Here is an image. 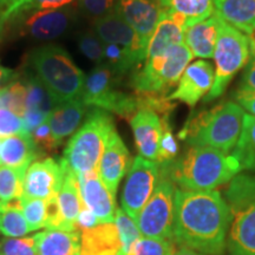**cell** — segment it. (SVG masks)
<instances>
[{"instance_id":"6da1fadb","label":"cell","mask_w":255,"mask_h":255,"mask_svg":"<svg viewBox=\"0 0 255 255\" xmlns=\"http://www.w3.org/2000/svg\"><path fill=\"white\" fill-rule=\"evenodd\" d=\"M231 210L216 190H175L173 239L181 247L220 255L227 245Z\"/></svg>"},{"instance_id":"f35d334b","label":"cell","mask_w":255,"mask_h":255,"mask_svg":"<svg viewBox=\"0 0 255 255\" xmlns=\"http://www.w3.org/2000/svg\"><path fill=\"white\" fill-rule=\"evenodd\" d=\"M0 255H37L34 235L4 239L0 241Z\"/></svg>"},{"instance_id":"277c9868","label":"cell","mask_w":255,"mask_h":255,"mask_svg":"<svg viewBox=\"0 0 255 255\" xmlns=\"http://www.w3.org/2000/svg\"><path fill=\"white\" fill-rule=\"evenodd\" d=\"M30 64L39 81L55 98L57 105L82 97L87 76L64 47H37L31 52Z\"/></svg>"},{"instance_id":"f907efd6","label":"cell","mask_w":255,"mask_h":255,"mask_svg":"<svg viewBox=\"0 0 255 255\" xmlns=\"http://www.w3.org/2000/svg\"><path fill=\"white\" fill-rule=\"evenodd\" d=\"M0 210H1V202H0Z\"/></svg>"},{"instance_id":"8fae6325","label":"cell","mask_w":255,"mask_h":255,"mask_svg":"<svg viewBox=\"0 0 255 255\" xmlns=\"http://www.w3.org/2000/svg\"><path fill=\"white\" fill-rule=\"evenodd\" d=\"M76 17L77 14L72 5L60 8L40 9L15 18L5 27V30H7L8 26H14L18 28V33L21 36L36 40H53L71 28L76 21Z\"/></svg>"},{"instance_id":"d6a6232c","label":"cell","mask_w":255,"mask_h":255,"mask_svg":"<svg viewBox=\"0 0 255 255\" xmlns=\"http://www.w3.org/2000/svg\"><path fill=\"white\" fill-rule=\"evenodd\" d=\"M25 174L26 171L0 165V202H11L23 197Z\"/></svg>"},{"instance_id":"603a6c76","label":"cell","mask_w":255,"mask_h":255,"mask_svg":"<svg viewBox=\"0 0 255 255\" xmlns=\"http://www.w3.org/2000/svg\"><path fill=\"white\" fill-rule=\"evenodd\" d=\"M87 109L88 105L82 98L58 104L53 109L49 117V124L57 144L60 145L65 138L77 131Z\"/></svg>"},{"instance_id":"7dc6e473","label":"cell","mask_w":255,"mask_h":255,"mask_svg":"<svg viewBox=\"0 0 255 255\" xmlns=\"http://www.w3.org/2000/svg\"><path fill=\"white\" fill-rule=\"evenodd\" d=\"M175 255H206V254H202V253H199V252H195V251H191L189 248H184V247H181L180 251H177Z\"/></svg>"},{"instance_id":"8992f818","label":"cell","mask_w":255,"mask_h":255,"mask_svg":"<svg viewBox=\"0 0 255 255\" xmlns=\"http://www.w3.org/2000/svg\"><path fill=\"white\" fill-rule=\"evenodd\" d=\"M226 196L232 218L228 253L255 255V176L237 175L229 183Z\"/></svg>"},{"instance_id":"4fadbf2b","label":"cell","mask_w":255,"mask_h":255,"mask_svg":"<svg viewBox=\"0 0 255 255\" xmlns=\"http://www.w3.org/2000/svg\"><path fill=\"white\" fill-rule=\"evenodd\" d=\"M65 178V167L62 161L44 158L28 167L24 178L25 199L49 201L57 197Z\"/></svg>"},{"instance_id":"74e56055","label":"cell","mask_w":255,"mask_h":255,"mask_svg":"<svg viewBox=\"0 0 255 255\" xmlns=\"http://www.w3.org/2000/svg\"><path fill=\"white\" fill-rule=\"evenodd\" d=\"M78 46L81 52L90 59L97 63V65L104 64V43L98 38L95 32H83L78 38Z\"/></svg>"},{"instance_id":"f1b7e54d","label":"cell","mask_w":255,"mask_h":255,"mask_svg":"<svg viewBox=\"0 0 255 255\" xmlns=\"http://www.w3.org/2000/svg\"><path fill=\"white\" fill-rule=\"evenodd\" d=\"M163 8L173 9L182 14L187 27L206 20L215 13L214 0H159Z\"/></svg>"},{"instance_id":"3957f363","label":"cell","mask_w":255,"mask_h":255,"mask_svg":"<svg viewBox=\"0 0 255 255\" xmlns=\"http://www.w3.org/2000/svg\"><path fill=\"white\" fill-rule=\"evenodd\" d=\"M244 116L240 105L225 102L188 121L178 137L191 146H209L229 154L239 141Z\"/></svg>"},{"instance_id":"f546056e","label":"cell","mask_w":255,"mask_h":255,"mask_svg":"<svg viewBox=\"0 0 255 255\" xmlns=\"http://www.w3.org/2000/svg\"><path fill=\"white\" fill-rule=\"evenodd\" d=\"M232 155L237 158L241 170H255V117L245 114L239 141Z\"/></svg>"},{"instance_id":"f5cc1de1","label":"cell","mask_w":255,"mask_h":255,"mask_svg":"<svg viewBox=\"0 0 255 255\" xmlns=\"http://www.w3.org/2000/svg\"><path fill=\"white\" fill-rule=\"evenodd\" d=\"M158 1H159V0H158Z\"/></svg>"},{"instance_id":"7a4b0ae2","label":"cell","mask_w":255,"mask_h":255,"mask_svg":"<svg viewBox=\"0 0 255 255\" xmlns=\"http://www.w3.org/2000/svg\"><path fill=\"white\" fill-rule=\"evenodd\" d=\"M159 167L163 168L164 176L182 190H214L241 171L232 154L209 146H190L178 159Z\"/></svg>"},{"instance_id":"f6af8a7d","label":"cell","mask_w":255,"mask_h":255,"mask_svg":"<svg viewBox=\"0 0 255 255\" xmlns=\"http://www.w3.org/2000/svg\"><path fill=\"white\" fill-rule=\"evenodd\" d=\"M241 87L255 91V56L252 58L250 65L242 77Z\"/></svg>"},{"instance_id":"681fc988","label":"cell","mask_w":255,"mask_h":255,"mask_svg":"<svg viewBox=\"0 0 255 255\" xmlns=\"http://www.w3.org/2000/svg\"><path fill=\"white\" fill-rule=\"evenodd\" d=\"M0 149H1V139H0Z\"/></svg>"},{"instance_id":"bcb514c9","label":"cell","mask_w":255,"mask_h":255,"mask_svg":"<svg viewBox=\"0 0 255 255\" xmlns=\"http://www.w3.org/2000/svg\"><path fill=\"white\" fill-rule=\"evenodd\" d=\"M15 77H17V73L13 70L6 68V66L0 63V90L12 84L15 81Z\"/></svg>"},{"instance_id":"b9f144b4","label":"cell","mask_w":255,"mask_h":255,"mask_svg":"<svg viewBox=\"0 0 255 255\" xmlns=\"http://www.w3.org/2000/svg\"><path fill=\"white\" fill-rule=\"evenodd\" d=\"M32 139H33L34 144L37 145L38 149H41L44 151H52L58 148L55 138H53L52 131L49 124V120L45 123H43L31 133Z\"/></svg>"},{"instance_id":"4dcf8cb0","label":"cell","mask_w":255,"mask_h":255,"mask_svg":"<svg viewBox=\"0 0 255 255\" xmlns=\"http://www.w3.org/2000/svg\"><path fill=\"white\" fill-rule=\"evenodd\" d=\"M76 0H14L11 5L7 6L0 14V34H2L5 27L25 13L40 9L60 8L71 5Z\"/></svg>"},{"instance_id":"7bdbcfd3","label":"cell","mask_w":255,"mask_h":255,"mask_svg":"<svg viewBox=\"0 0 255 255\" xmlns=\"http://www.w3.org/2000/svg\"><path fill=\"white\" fill-rule=\"evenodd\" d=\"M235 98L242 109H245L248 115L255 117V91L251 89L240 87L235 92Z\"/></svg>"},{"instance_id":"1f68e13d","label":"cell","mask_w":255,"mask_h":255,"mask_svg":"<svg viewBox=\"0 0 255 255\" xmlns=\"http://www.w3.org/2000/svg\"><path fill=\"white\" fill-rule=\"evenodd\" d=\"M0 232L7 238H24L30 233V228L24 218L20 200L1 203Z\"/></svg>"},{"instance_id":"2e32d148","label":"cell","mask_w":255,"mask_h":255,"mask_svg":"<svg viewBox=\"0 0 255 255\" xmlns=\"http://www.w3.org/2000/svg\"><path fill=\"white\" fill-rule=\"evenodd\" d=\"M77 176L83 206L92 212L98 223L114 222L117 210L115 196L101 180L98 169Z\"/></svg>"},{"instance_id":"ab89813d","label":"cell","mask_w":255,"mask_h":255,"mask_svg":"<svg viewBox=\"0 0 255 255\" xmlns=\"http://www.w3.org/2000/svg\"><path fill=\"white\" fill-rule=\"evenodd\" d=\"M120 0H79V7L87 17L94 20L116 11Z\"/></svg>"},{"instance_id":"83f0119b","label":"cell","mask_w":255,"mask_h":255,"mask_svg":"<svg viewBox=\"0 0 255 255\" xmlns=\"http://www.w3.org/2000/svg\"><path fill=\"white\" fill-rule=\"evenodd\" d=\"M26 88V100H25V113L49 119L51 113L57 107V103L49 90L44 87L37 76H28L24 81Z\"/></svg>"},{"instance_id":"e575fe53","label":"cell","mask_w":255,"mask_h":255,"mask_svg":"<svg viewBox=\"0 0 255 255\" xmlns=\"http://www.w3.org/2000/svg\"><path fill=\"white\" fill-rule=\"evenodd\" d=\"M174 245L170 240L138 238L129 248L126 255H174Z\"/></svg>"},{"instance_id":"e0dca14e","label":"cell","mask_w":255,"mask_h":255,"mask_svg":"<svg viewBox=\"0 0 255 255\" xmlns=\"http://www.w3.org/2000/svg\"><path fill=\"white\" fill-rule=\"evenodd\" d=\"M132 161L127 145L115 130L108 139L98 164V174L111 195L116 196L121 180L129 171Z\"/></svg>"},{"instance_id":"9c48e42d","label":"cell","mask_w":255,"mask_h":255,"mask_svg":"<svg viewBox=\"0 0 255 255\" xmlns=\"http://www.w3.org/2000/svg\"><path fill=\"white\" fill-rule=\"evenodd\" d=\"M114 72L107 65H97L85 77L82 101L88 107L111 111L124 119L131 120L138 111L136 95H128L114 89Z\"/></svg>"},{"instance_id":"ac0fdd59","label":"cell","mask_w":255,"mask_h":255,"mask_svg":"<svg viewBox=\"0 0 255 255\" xmlns=\"http://www.w3.org/2000/svg\"><path fill=\"white\" fill-rule=\"evenodd\" d=\"M115 12L148 46L162 12L158 0H120Z\"/></svg>"},{"instance_id":"ba28073f","label":"cell","mask_w":255,"mask_h":255,"mask_svg":"<svg viewBox=\"0 0 255 255\" xmlns=\"http://www.w3.org/2000/svg\"><path fill=\"white\" fill-rule=\"evenodd\" d=\"M193 58V53L186 44H176L162 55L145 59L141 70L133 73L131 85L136 94L164 96L178 84Z\"/></svg>"},{"instance_id":"c3c4849f","label":"cell","mask_w":255,"mask_h":255,"mask_svg":"<svg viewBox=\"0 0 255 255\" xmlns=\"http://www.w3.org/2000/svg\"><path fill=\"white\" fill-rule=\"evenodd\" d=\"M14 0H0V8H6L13 2Z\"/></svg>"},{"instance_id":"816d5d0a","label":"cell","mask_w":255,"mask_h":255,"mask_svg":"<svg viewBox=\"0 0 255 255\" xmlns=\"http://www.w3.org/2000/svg\"><path fill=\"white\" fill-rule=\"evenodd\" d=\"M254 38H255V34H254Z\"/></svg>"},{"instance_id":"52a82bcc","label":"cell","mask_w":255,"mask_h":255,"mask_svg":"<svg viewBox=\"0 0 255 255\" xmlns=\"http://www.w3.org/2000/svg\"><path fill=\"white\" fill-rule=\"evenodd\" d=\"M254 56L255 38L242 33L222 20L213 57L216 65L214 84L205 101L209 102L220 97L235 73L240 71Z\"/></svg>"},{"instance_id":"5bb4252c","label":"cell","mask_w":255,"mask_h":255,"mask_svg":"<svg viewBox=\"0 0 255 255\" xmlns=\"http://www.w3.org/2000/svg\"><path fill=\"white\" fill-rule=\"evenodd\" d=\"M215 70L207 60L199 59L187 66L173 94L167 96L169 101H180L188 107H195L214 84Z\"/></svg>"},{"instance_id":"8d00e7d4","label":"cell","mask_w":255,"mask_h":255,"mask_svg":"<svg viewBox=\"0 0 255 255\" xmlns=\"http://www.w3.org/2000/svg\"><path fill=\"white\" fill-rule=\"evenodd\" d=\"M114 223L119 229L121 240H122L123 252L124 255H126L133 242L138 238H141V234H139L138 228H137L135 220L130 218L123 209L116 210Z\"/></svg>"},{"instance_id":"4316f807","label":"cell","mask_w":255,"mask_h":255,"mask_svg":"<svg viewBox=\"0 0 255 255\" xmlns=\"http://www.w3.org/2000/svg\"><path fill=\"white\" fill-rule=\"evenodd\" d=\"M37 255H81V232L47 229L34 235Z\"/></svg>"},{"instance_id":"db71d44e","label":"cell","mask_w":255,"mask_h":255,"mask_svg":"<svg viewBox=\"0 0 255 255\" xmlns=\"http://www.w3.org/2000/svg\"><path fill=\"white\" fill-rule=\"evenodd\" d=\"M174 255H175V254H174Z\"/></svg>"},{"instance_id":"7402d4cb","label":"cell","mask_w":255,"mask_h":255,"mask_svg":"<svg viewBox=\"0 0 255 255\" xmlns=\"http://www.w3.org/2000/svg\"><path fill=\"white\" fill-rule=\"evenodd\" d=\"M81 232V255H124L119 229L114 222L97 223Z\"/></svg>"},{"instance_id":"d4e9b609","label":"cell","mask_w":255,"mask_h":255,"mask_svg":"<svg viewBox=\"0 0 255 255\" xmlns=\"http://www.w3.org/2000/svg\"><path fill=\"white\" fill-rule=\"evenodd\" d=\"M38 148L28 133L9 136L1 141L0 165L27 171L32 161L37 157Z\"/></svg>"},{"instance_id":"9a60e30c","label":"cell","mask_w":255,"mask_h":255,"mask_svg":"<svg viewBox=\"0 0 255 255\" xmlns=\"http://www.w3.org/2000/svg\"><path fill=\"white\" fill-rule=\"evenodd\" d=\"M94 30L104 44H115L129 51L139 63L145 62L148 46L116 12L94 20Z\"/></svg>"},{"instance_id":"44dd1931","label":"cell","mask_w":255,"mask_h":255,"mask_svg":"<svg viewBox=\"0 0 255 255\" xmlns=\"http://www.w3.org/2000/svg\"><path fill=\"white\" fill-rule=\"evenodd\" d=\"M57 205H58V221L53 231H77V220L83 208V201L79 190L78 176L66 167L65 178L57 195Z\"/></svg>"},{"instance_id":"cb8c5ba5","label":"cell","mask_w":255,"mask_h":255,"mask_svg":"<svg viewBox=\"0 0 255 255\" xmlns=\"http://www.w3.org/2000/svg\"><path fill=\"white\" fill-rule=\"evenodd\" d=\"M221 21L222 19L214 13L206 20L187 28L184 33V44L191 51L194 57L199 58L214 57Z\"/></svg>"},{"instance_id":"ffe728a7","label":"cell","mask_w":255,"mask_h":255,"mask_svg":"<svg viewBox=\"0 0 255 255\" xmlns=\"http://www.w3.org/2000/svg\"><path fill=\"white\" fill-rule=\"evenodd\" d=\"M139 156L157 162L162 137L161 117L155 111L141 109L130 120Z\"/></svg>"},{"instance_id":"30bf717a","label":"cell","mask_w":255,"mask_h":255,"mask_svg":"<svg viewBox=\"0 0 255 255\" xmlns=\"http://www.w3.org/2000/svg\"><path fill=\"white\" fill-rule=\"evenodd\" d=\"M175 186L167 176L159 177L156 188L135 220L143 238L170 240L173 238Z\"/></svg>"},{"instance_id":"484cf974","label":"cell","mask_w":255,"mask_h":255,"mask_svg":"<svg viewBox=\"0 0 255 255\" xmlns=\"http://www.w3.org/2000/svg\"><path fill=\"white\" fill-rule=\"evenodd\" d=\"M215 14L242 33H255V0H214Z\"/></svg>"},{"instance_id":"ee69618b","label":"cell","mask_w":255,"mask_h":255,"mask_svg":"<svg viewBox=\"0 0 255 255\" xmlns=\"http://www.w3.org/2000/svg\"><path fill=\"white\" fill-rule=\"evenodd\" d=\"M97 223H98L97 219H96V216L94 214H92V212H90L87 207L83 206L77 220V231L92 228L94 226L97 225Z\"/></svg>"},{"instance_id":"5b68a950","label":"cell","mask_w":255,"mask_h":255,"mask_svg":"<svg viewBox=\"0 0 255 255\" xmlns=\"http://www.w3.org/2000/svg\"><path fill=\"white\" fill-rule=\"evenodd\" d=\"M115 130L113 117L105 110L92 108L85 122L70 138L60 161L76 175L96 170Z\"/></svg>"},{"instance_id":"d6986e66","label":"cell","mask_w":255,"mask_h":255,"mask_svg":"<svg viewBox=\"0 0 255 255\" xmlns=\"http://www.w3.org/2000/svg\"><path fill=\"white\" fill-rule=\"evenodd\" d=\"M187 28V20L182 14L162 7L158 23L149 40L145 59L162 55L169 47L184 43Z\"/></svg>"},{"instance_id":"7c38bea8","label":"cell","mask_w":255,"mask_h":255,"mask_svg":"<svg viewBox=\"0 0 255 255\" xmlns=\"http://www.w3.org/2000/svg\"><path fill=\"white\" fill-rule=\"evenodd\" d=\"M159 180V164L142 156L133 159L122 191V209L132 220L150 199Z\"/></svg>"},{"instance_id":"d590c367","label":"cell","mask_w":255,"mask_h":255,"mask_svg":"<svg viewBox=\"0 0 255 255\" xmlns=\"http://www.w3.org/2000/svg\"><path fill=\"white\" fill-rule=\"evenodd\" d=\"M162 122V137L159 142L157 163L159 165L170 163L174 161L178 152V144L175 138L173 131H171L170 123H169L168 115L161 117Z\"/></svg>"},{"instance_id":"60d3db41","label":"cell","mask_w":255,"mask_h":255,"mask_svg":"<svg viewBox=\"0 0 255 255\" xmlns=\"http://www.w3.org/2000/svg\"><path fill=\"white\" fill-rule=\"evenodd\" d=\"M19 133H26L24 129L23 117L5 108H0V139Z\"/></svg>"},{"instance_id":"836d02e7","label":"cell","mask_w":255,"mask_h":255,"mask_svg":"<svg viewBox=\"0 0 255 255\" xmlns=\"http://www.w3.org/2000/svg\"><path fill=\"white\" fill-rule=\"evenodd\" d=\"M21 208L30 232L46 227L47 203L46 201L21 197Z\"/></svg>"}]
</instances>
